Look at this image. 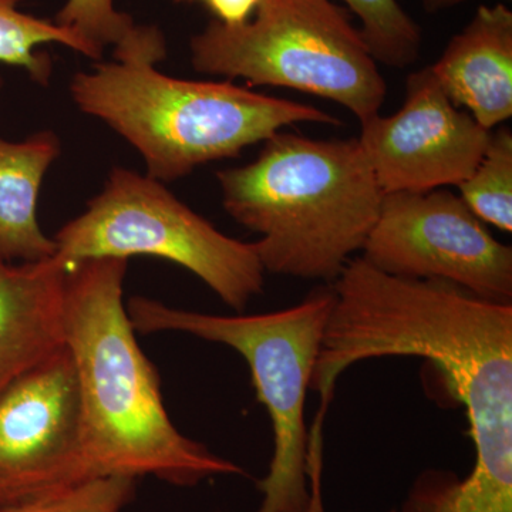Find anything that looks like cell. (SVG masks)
<instances>
[{
  "mask_svg": "<svg viewBox=\"0 0 512 512\" xmlns=\"http://www.w3.org/2000/svg\"><path fill=\"white\" fill-rule=\"evenodd\" d=\"M311 390L329 404L339 376L363 360L417 356L466 410L474 466L512 478V303L444 281L384 274L352 258L335 282Z\"/></svg>",
  "mask_w": 512,
  "mask_h": 512,
  "instance_id": "1",
  "label": "cell"
},
{
  "mask_svg": "<svg viewBox=\"0 0 512 512\" xmlns=\"http://www.w3.org/2000/svg\"><path fill=\"white\" fill-rule=\"evenodd\" d=\"M127 266V259H84L64 276V345L79 379L93 476H153L177 487L247 476L244 467L184 436L168 416L160 375L124 305Z\"/></svg>",
  "mask_w": 512,
  "mask_h": 512,
  "instance_id": "2",
  "label": "cell"
},
{
  "mask_svg": "<svg viewBox=\"0 0 512 512\" xmlns=\"http://www.w3.org/2000/svg\"><path fill=\"white\" fill-rule=\"evenodd\" d=\"M165 53L160 29L137 26L114 47V62L74 74L70 83L79 109L126 138L146 161L148 177L160 183L238 157L293 124L342 126L318 107L252 92L231 80L167 76L156 69Z\"/></svg>",
  "mask_w": 512,
  "mask_h": 512,
  "instance_id": "3",
  "label": "cell"
},
{
  "mask_svg": "<svg viewBox=\"0 0 512 512\" xmlns=\"http://www.w3.org/2000/svg\"><path fill=\"white\" fill-rule=\"evenodd\" d=\"M217 178L225 211L261 237L265 272L326 284L365 247L384 197L357 138L278 131L254 163Z\"/></svg>",
  "mask_w": 512,
  "mask_h": 512,
  "instance_id": "4",
  "label": "cell"
},
{
  "mask_svg": "<svg viewBox=\"0 0 512 512\" xmlns=\"http://www.w3.org/2000/svg\"><path fill=\"white\" fill-rule=\"evenodd\" d=\"M333 299L332 286L326 284L313 289L298 305L237 316L184 311L144 296L127 302L136 332L188 333L237 350L248 363L256 399L268 412L275 444L268 474L256 481L264 495L256 512H309L311 508L306 396Z\"/></svg>",
  "mask_w": 512,
  "mask_h": 512,
  "instance_id": "5",
  "label": "cell"
},
{
  "mask_svg": "<svg viewBox=\"0 0 512 512\" xmlns=\"http://www.w3.org/2000/svg\"><path fill=\"white\" fill-rule=\"evenodd\" d=\"M191 60L200 73L333 101L360 123L380 114L386 100L360 30L330 0H261L244 25L212 20L192 37Z\"/></svg>",
  "mask_w": 512,
  "mask_h": 512,
  "instance_id": "6",
  "label": "cell"
},
{
  "mask_svg": "<svg viewBox=\"0 0 512 512\" xmlns=\"http://www.w3.org/2000/svg\"><path fill=\"white\" fill-rule=\"evenodd\" d=\"M55 258L69 268L84 259L157 256L198 276L242 313L262 293L265 269L254 242L218 231L163 183L114 168L87 210L57 231Z\"/></svg>",
  "mask_w": 512,
  "mask_h": 512,
  "instance_id": "7",
  "label": "cell"
},
{
  "mask_svg": "<svg viewBox=\"0 0 512 512\" xmlns=\"http://www.w3.org/2000/svg\"><path fill=\"white\" fill-rule=\"evenodd\" d=\"M362 258L384 274L444 281L478 298L512 303V249L460 195L437 188L384 194Z\"/></svg>",
  "mask_w": 512,
  "mask_h": 512,
  "instance_id": "8",
  "label": "cell"
},
{
  "mask_svg": "<svg viewBox=\"0 0 512 512\" xmlns=\"http://www.w3.org/2000/svg\"><path fill=\"white\" fill-rule=\"evenodd\" d=\"M92 477L79 379L63 345L0 393V505Z\"/></svg>",
  "mask_w": 512,
  "mask_h": 512,
  "instance_id": "9",
  "label": "cell"
},
{
  "mask_svg": "<svg viewBox=\"0 0 512 512\" xmlns=\"http://www.w3.org/2000/svg\"><path fill=\"white\" fill-rule=\"evenodd\" d=\"M360 127L357 140L383 194L457 187L480 163L493 133L451 103L430 66L407 77L399 111L376 114Z\"/></svg>",
  "mask_w": 512,
  "mask_h": 512,
  "instance_id": "10",
  "label": "cell"
},
{
  "mask_svg": "<svg viewBox=\"0 0 512 512\" xmlns=\"http://www.w3.org/2000/svg\"><path fill=\"white\" fill-rule=\"evenodd\" d=\"M451 103L493 130L512 116V12L480 6L430 66Z\"/></svg>",
  "mask_w": 512,
  "mask_h": 512,
  "instance_id": "11",
  "label": "cell"
},
{
  "mask_svg": "<svg viewBox=\"0 0 512 512\" xmlns=\"http://www.w3.org/2000/svg\"><path fill=\"white\" fill-rule=\"evenodd\" d=\"M66 269L57 258L0 262V393L64 345Z\"/></svg>",
  "mask_w": 512,
  "mask_h": 512,
  "instance_id": "12",
  "label": "cell"
},
{
  "mask_svg": "<svg viewBox=\"0 0 512 512\" xmlns=\"http://www.w3.org/2000/svg\"><path fill=\"white\" fill-rule=\"evenodd\" d=\"M60 141L40 131L12 143L0 137V262L30 264L55 258L56 244L37 221L43 178L59 157Z\"/></svg>",
  "mask_w": 512,
  "mask_h": 512,
  "instance_id": "13",
  "label": "cell"
},
{
  "mask_svg": "<svg viewBox=\"0 0 512 512\" xmlns=\"http://www.w3.org/2000/svg\"><path fill=\"white\" fill-rule=\"evenodd\" d=\"M389 512H512V480L471 468H426L414 478L402 503Z\"/></svg>",
  "mask_w": 512,
  "mask_h": 512,
  "instance_id": "14",
  "label": "cell"
},
{
  "mask_svg": "<svg viewBox=\"0 0 512 512\" xmlns=\"http://www.w3.org/2000/svg\"><path fill=\"white\" fill-rule=\"evenodd\" d=\"M22 0H0V63L20 67L30 79L46 86L52 76V60L40 47L62 45L90 59H100L97 52L72 30L50 20L22 12Z\"/></svg>",
  "mask_w": 512,
  "mask_h": 512,
  "instance_id": "15",
  "label": "cell"
},
{
  "mask_svg": "<svg viewBox=\"0 0 512 512\" xmlns=\"http://www.w3.org/2000/svg\"><path fill=\"white\" fill-rule=\"evenodd\" d=\"M461 200L485 225L512 231V134L501 127L491 133L480 163L457 185Z\"/></svg>",
  "mask_w": 512,
  "mask_h": 512,
  "instance_id": "16",
  "label": "cell"
},
{
  "mask_svg": "<svg viewBox=\"0 0 512 512\" xmlns=\"http://www.w3.org/2000/svg\"><path fill=\"white\" fill-rule=\"evenodd\" d=\"M362 22L360 35L370 55L394 69L419 59L421 30L399 0H342Z\"/></svg>",
  "mask_w": 512,
  "mask_h": 512,
  "instance_id": "17",
  "label": "cell"
},
{
  "mask_svg": "<svg viewBox=\"0 0 512 512\" xmlns=\"http://www.w3.org/2000/svg\"><path fill=\"white\" fill-rule=\"evenodd\" d=\"M137 478H87L28 500L0 505V512H121L136 497Z\"/></svg>",
  "mask_w": 512,
  "mask_h": 512,
  "instance_id": "18",
  "label": "cell"
},
{
  "mask_svg": "<svg viewBox=\"0 0 512 512\" xmlns=\"http://www.w3.org/2000/svg\"><path fill=\"white\" fill-rule=\"evenodd\" d=\"M55 22L100 53L104 46L121 45L137 28L131 16L114 8L113 0H67Z\"/></svg>",
  "mask_w": 512,
  "mask_h": 512,
  "instance_id": "19",
  "label": "cell"
},
{
  "mask_svg": "<svg viewBox=\"0 0 512 512\" xmlns=\"http://www.w3.org/2000/svg\"><path fill=\"white\" fill-rule=\"evenodd\" d=\"M217 22L225 26H239L247 23L261 0H204Z\"/></svg>",
  "mask_w": 512,
  "mask_h": 512,
  "instance_id": "20",
  "label": "cell"
},
{
  "mask_svg": "<svg viewBox=\"0 0 512 512\" xmlns=\"http://www.w3.org/2000/svg\"><path fill=\"white\" fill-rule=\"evenodd\" d=\"M463 2H467V0H424V9L427 12H439V10L453 8Z\"/></svg>",
  "mask_w": 512,
  "mask_h": 512,
  "instance_id": "21",
  "label": "cell"
},
{
  "mask_svg": "<svg viewBox=\"0 0 512 512\" xmlns=\"http://www.w3.org/2000/svg\"><path fill=\"white\" fill-rule=\"evenodd\" d=\"M2 87H3V79H2V74H0V92H2Z\"/></svg>",
  "mask_w": 512,
  "mask_h": 512,
  "instance_id": "22",
  "label": "cell"
},
{
  "mask_svg": "<svg viewBox=\"0 0 512 512\" xmlns=\"http://www.w3.org/2000/svg\"><path fill=\"white\" fill-rule=\"evenodd\" d=\"M175 2H195V0H175Z\"/></svg>",
  "mask_w": 512,
  "mask_h": 512,
  "instance_id": "23",
  "label": "cell"
}]
</instances>
